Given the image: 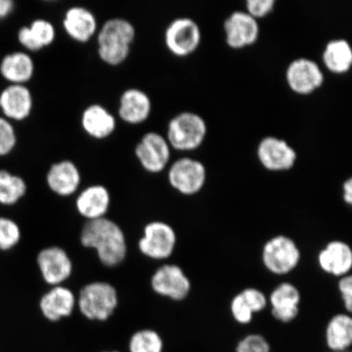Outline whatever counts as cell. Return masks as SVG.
<instances>
[{
	"instance_id": "obj_1",
	"label": "cell",
	"mask_w": 352,
	"mask_h": 352,
	"mask_svg": "<svg viewBox=\"0 0 352 352\" xmlns=\"http://www.w3.org/2000/svg\"><path fill=\"white\" fill-rule=\"evenodd\" d=\"M81 243L94 249L104 266L113 267L124 261L127 252L124 232L113 220L102 218L87 221L83 226Z\"/></svg>"
},
{
	"instance_id": "obj_2",
	"label": "cell",
	"mask_w": 352,
	"mask_h": 352,
	"mask_svg": "<svg viewBox=\"0 0 352 352\" xmlns=\"http://www.w3.org/2000/svg\"><path fill=\"white\" fill-rule=\"evenodd\" d=\"M302 250L296 241L286 234H276L264 242L261 253L262 265L276 276H289L300 265Z\"/></svg>"
},
{
	"instance_id": "obj_3",
	"label": "cell",
	"mask_w": 352,
	"mask_h": 352,
	"mask_svg": "<svg viewBox=\"0 0 352 352\" xmlns=\"http://www.w3.org/2000/svg\"><path fill=\"white\" fill-rule=\"evenodd\" d=\"M208 132V124L204 118L195 112L184 111L171 118L165 138L171 149L192 152L204 144Z\"/></svg>"
},
{
	"instance_id": "obj_4",
	"label": "cell",
	"mask_w": 352,
	"mask_h": 352,
	"mask_svg": "<svg viewBox=\"0 0 352 352\" xmlns=\"http://www.w3.org/2000/svg\"><path fill=\"white\" fill-rule=\"evenodd\" d=\"M77 305L81 314L90 320L105 321L111 318L118 305L116 288L104 281L83 286Z\"/></svg>"
},
{
	"instance_id": "obj_5",
	"label": "cell",
	"mask_w": 352,
	"mask_h": 352,
	"mask_svg": "<svg viewBox=\"0 0 352 352\" xmlns=\"http://www.w3.org/2000/svg\"><path fill=\"white\" fill-rule=\"evenodd\" d=\"M167 179L171 188L183 196L192 197L204 190L208 182V170L204 162L182 157L168 167Z\"/></svg>"
},
{
	"instance_id": "obj_6",
	"label": "cell",
	"mask_w": 352,
	"mask_h": 352,
	"mask_svg": "<svg viewBox=\"0 0 352 352\" xmlns=\"http://www.w3.org/2000/svg\"><path fill=\"white\" fill-rule=\"evenodd\" d=\"M177 241V234L173 226L164 221H153L144 227L138 248L148 258L166 261L173 256Z\"/></svg>"
},
{
	"instance_id": "obj_7",
	"label": "cell",
	"mask_w": 352,
	"mask_h": 352,
	"mask_svg": "<svg viewBox=\"0 0 352 352\" xmlns=\"http://www.w3.org/2000/svg\"><path fill=\"white\" fill-rule=\"evenodd\" d=\"M201 42L200 26L190 17H178L166 26L165 45L175 56L187 57L195 54Z\"/></svg>"
},
{
	"instance_id": "obj_8",
	"label": "cell",
	"mask_w": 352,
	"mask_h": 352,
	"mask_svg": "<svg viewBox=\"0 0 352 352\" xmlns=\"http://www.w3.org/2000/svg\"><path fill=\"white\" fill-rule=\"evenodd\" d=\"M151 287L158 296L175 302H182L190 296L192 281L177 264L166 263L151 277Z\"/></svg>"
},
{
	"instance_id": "obj_9",
	"label": "cell",
	"mask_w": 352,
	"mask_h": 352,
	"mask_svg": "<svg viewBox=\"0 0 352 352\" xmlns=\"http://www.w3.org/2000/svg\"><path fill=\"white\" fill-rule=\"evenodd\" d=\"M171 151L173 149L165 136L149 131L136 144L135 155L147 173L158 174L169 166Z\"/></svg>"
},
{
	"instance_id": "obj_10",
	"label": "cell",
	"mask_w": 352,
	"mask_h": 352,
	"mask_svg": "<svg viewBox=\"0 0 352 352\" xmlns=\"http://www.w3.org/2000/svg\"><path fill=\"white\" fill-rule=\"evenodd\" d=\"M256 155L259 164L271 173H285L296 165L298 153L286 140L265 136L259 142Z\"/></svg>"
},
{
	"instance_id": "obj_11",
	"label": "cell",
	"mask_w": 352,
	"mask_h": 352,
	"mask_svg": "<svg viewBox=\"0 0 352 352\" xmlns=\"http://www.w3.org/2000/svg\"><path fill=\"white\" fill-rule=\"evenodd\" d=\"M286 82L299 96L314 94L324 82V74L315 60L300 57L294 60L285 72Z\"/></svg>"
},
{
	"instance_id": "obj_12",
	"label": "cell",
	"mask_w": 352,
	"mask_h": 352,
	"mask_svg": "<svg viewBox=\"0 0 352 352\" xmlns=\"http://www.w3.org/2000/svg\"><path fill=\"white\" fill-rule=\"evenodd\" d=\"M272 318L281 324L294 322L300 314L302 294L297 285L289 281L276 285L267 296Z\"/></svg>"
},
{
	"instance_id": "obj_13",
	"label": "cell",
	"mask_w": 352,
	"mask_h": 352,
	"mask_svg": "<svg viewBox=\"0 0 352 352\" xmlns=\"http://www.w3.org/2000/svg\"><path fill=\"white\" fill-rule=\"evenodd\" d=\"M227 45L233 50H244L254 45L261 34L258 21L245 11H235L223 21Z\"/></svg>"
},
{
	"instance_id": "obj_14",
	"label": "cell",
	"mask_w": 352,
	"mask_h": 352,
	"mask_svg": "<svg viewBox=\"0 0 352 352\" xmlns=\"http://www.w3.org/2000/svg\"><path fill=\"white\" fill-rule=\"evenodd\" d=\"M318 265L324 274L340 279L351 274L352 249L345 241L334 239L327 242L316 255Z\"/></svg>"
},
{
	"instance_id": "obj_15",
	"label": "cell",
	"mask_w": 352,
	"mask_h": 352,
	"mask_svg": "<svg viewBox=\"0 0 352 352\" xmlns=\"http://www.w3.org/2000/svg\"><path fill=\"white\" fill-rule=\"evenodd\" d=\"M37 264L43 280L52 287L63 285L72 275V258L58 246L43 249L38 254Z\"/></svg>"
},
{
	"instance_id": "obj_16",
	"label": "cell",
	"mask_w": 352,
	"mask_h": 352,
	"mask_svg": "<svg viewBox=\"0 0 352 352\" xmlns=\"http://www.w3.org/2000/svg\"><path fill=\"white\" fill-rule=\"evenodd\" d=\"M151 98L139 88H129L122 92L118 113L120 120L129 125H140L146 122L151 116Z\"/></svg>"
},
{
	"instance_id": "obj_17",
	"label": "cell",
	"mask_w": 352,
	"mask_h": 352,
	"mask_svg": "<svg viewBox=\"0 0 352 352\" xmlns=\"http://www.w3.org/2000/svg\"><path fill=\"white\" fill-rule=\"evenodd\" d=\"M76 303V297L72 290L63 285H57L43 294L39 301V309L44 318L51 322H57L72 316Z\"/></svg>"
},
{
	"instance_id": "obj_18",
	"label": "cell",
	"mask_w": 352,
	"mask_h": 352,
	"mask_svg": "<svg viewBox=\"0 0 352 352\" xmlns=\"http://www.w3.org/2000/svg\"><path fill=\"white\" fill-rule=\"evenodd\" d=\"M63 25L68 36L79 43L89 42L98 32L94 13L82 6L69 8L65 12Z\"/></svg>"
},
{
	"instance_id": "obj_19",
	"label": "cell",
	"mask_w": 352,
	"mask_h": 352,
	"mask_svg": "<svg viewBox=\"0 0 352 352\" xmlns=\"http://www.w3.org/2000/svg\"><path fill=\"white\" fill-rule=\"evenodd\" d=\"M46 182L48 188L56 195L69 197L74 195L80 186V170L72 161L57 162L48 170Z\"/></svg>"
},
{
	"instance_id": "obj_20",
	"label": "cell",
	"mask_w": 352,
	"mask_h": 352,
	"mask_svg": "<svg viewBox=\"0 0 352 352\" xmlns=\"http://www.w3.org/2000/svg\"><path fill=\"white\" fill-rule=\"evenodd\" d=\"M33 107L32 91L25 85H11L0 94V108L7 120L23 121L29 118Z\"/></svg>"
},
{
	"instance_id": "obj_21",
	"label": "cell",
	"mask_w": 352,
	"mask_h": 352,
	"mask_svg": "<svg viewBox=\"0 0 352 352\" xmlns=\"http://www.w3.org/2000/svg\"><path fill=\"white\" fill-rule=\"evenodd\" d=\"M111 197L107 189L101 184L87 187L79 193L76 206L79 214L87 221L105 217L109 209Z\"/></svg>"
},
{
	"instance_id": "obj_22",
	"label": "cell",
	"mask_w": 352,
	"mask_h": 352,
	"mask_svg": "<svg viewBox=\"0 0 352 352\" xmlns=\"http://www.w3.org/2000/svg\"><path fill=\"white\" fill-rule=\"evenodd\" d=\"M81 126L90 138L104 140L116 131L117 120L113 114L100 104H92L83 110Z\"/></svg>"
},
{
	"instance_id": "obj_23",
	"label": "cell",
	"mask_w": 352,
	"mask_h": 352,
	"mask_svg": "<svg viewBox=\"0 0 352 352\" xmlns=\"http://www.w3.org/2000/svg\"><path fill=\"white\" fill-rule=\"evenodd\" d=\"M96 34L98 46L131 47L136 30L129 20L116 17L105 21Z\"/></svg>"
},
{
	"instance_id": "obj_24",
	"label": "cell",
	"mask_w": 352,
	"mask_h": 352,
	"mask_svg": "<svg viewBox=\"0 0 352 352\" xmlns=\"http://www.w3.org/2000/svg\"><path fill=\"white\" fill-rule=\"evenodd\" d=\"M324 342L330 352L350 351L352 344V318L346 312L334 314L327 321Z\"/></svg>"
},
{
	"instance_id": "obj_25",
	"label": "cell",
	"mask_w": 352,
	"mask_h": 352,
	"mask_svg": "<svg viewBox=\"0 0 352 352\" xmlns=\"http://www.w3.org/2000/svg\"><path fill=\"white\" fill-rule=\"evenodd\" d=\"M54 24L46 19H36L29 26H23L17 33L19 43L26 50L36 52L50 47L56 39Z\"/></svg>"
},
{
	"instance_id": "obj_26",
	"label": "cell",
	"mask_w": 352,
	"mask_h": 352,
	"mask_svg": "<svg viewBox=\"0 0 352 352\" xmlns=\"http://www.w3.org/2000/svg\"><path fill=\"white\" fill-rule=\"evenodd\" d=\"M0 73L11 85H25L34 76L32 57L23 52H15L3 57Z\"/></svg>"
},
{
	"instance_id": "obj_27",
	"label": "cell",
	"mask_w": 352,
	"mask_h": 352,
	"mask_svg": "<svg viewBox=\"0 0 352 352\" xmlns=\"http://www.w3.org/2000/svg\"><path fill=\"white\" fill-rule=\"evenodd\" d=\"M322 61L330 73H349L352 67L351 44L345 38L332 39L324 48Z\"/></svg>"
},
{
	"instance_id": "obj_28",
	"label": "cell",
	"mask_w": 352,
	"mask_h": 352,
	"mask_svg": "<svg viewBox=\"0 0 352 352\" xmlns=\"http://www.w3.org/2000/svg\"><path fill=\"white\" fill-rule=\"evenodd\" d=\"M28 191V186L19 175L6 170H0V204L13 206L17 204Z\"/></svg>"
},
{
	"instance_id": "obj_29",
	"label": "cell",
	"mask_w": 352,
	"mask_h": 352,
	"mask_svg": "<svg viewBox=\"0 0 352 352\" xmlns=\"http://www.w3.org/2000/svg\"><path fill=\"white\" fill-rule=\"evenodd\" d=\"M129 352H164V340L155 330L145 329L132 334Z\"/></svg>"
},
{
	"instance_id": "obj_30",
	"label": "cell",
	"mask_w": 352,
	"mask_h": 352,
	"mask_svg": "<svg viewBox=\"0 0 352 352\" xmlns=\"http://www.w3.org/2000/svg\"><path fill=\"white\" fill-rule=\"evenodd\" d=\"M21 228L14 220L0 217V250L8 252L19 243Z\"/></svg>"
},
{
	"instance_id": "obj_31",
	"label": "cell",
	"mask_w": 352,
	"mask_h": 352,
	"mask_svg": "<svg viewBox=\"0 0 352 352\" xmlns=\"http://www.w3.org/2000/svg\"><path fill=\"white\" fill-rule=\"evenodd\" d=\"M230 311L232 320L240 325L252 324L255 316L239 292L232 298L230 302Z\"/></svg>"
},
{
	"instance_id": "obj_32",
	"label": "cell",
	"mask_w": 352,
	"mask_h": 352,
	"mask_svg": "<svg viewBox=\"0 0 352 352\" xmlns=\"http://www.w3.org/2000/svg\"><path fill=\"white\" fill-rule=\"evenodd\" d=\"M248 302L254 315L261 314L268 307L267 296L261 289L256 287H245L239 292Z\"/></svg>"
},
{
	"instance_id": "obj_33",
	"label": "cell",
	"mask_w": 352,
	"mask_h": 352,
	"mask_svg": "<svg viewBox=\"0 0 352 352\" xmlns=\"http://www.w3.org/2000/svg\"><path fill=\"white\" fill-rule=\"evenodd\" d=\"M16 135L14 127L6 118L0 117V156H6L14 149Z\"/></svg>"
},
{
	"instance_id": "obj_34",
	"label": "cell",
	"mask_w": 352,
	"mask_h": 352,
	"mask_svg": "<svg viewBox=\"0 0 352 352\" xmlns=\"http://www.w3.org/2000/svg\"><path fill=\"white\" fill-rule=\"evenodd\" d=\"M276 6V0H246L245 12L258 21L270 15Z\"/></svg>"
},
{
	"instance_id": "obj_35",
	"label": "cell",
	"mask_w": 352,
	"mask_h": 352,
	"mask_svg": "<svg viewBox=\"0 0 352 352\" xmlns=\"http://www.w3.org/2000/svg\"><path fill=\"white\" fill-rule=\"evenodd\" d=\"M338 292L340 294L343 307L346 314L352 312V276L351 274L342 276L338 279Z\"/></svg>"
},
{
	"instance_id": "obj_36",
	"label": "cell",
	"mask_w": 352,
	"mask_h": 352,
	"mask_svg": "<svg viewBox=\"0 0 352 352\" xmlns=\"http://www.w3.org/2000/svg\"><path fill=\"white\" fill-rule=\"evenodd\" d=\"M342 198L346 206L352 205V179L349 177L342 184Z\"/></svg>"
},
{
	"instance_id": "obj_37",
	"label": "cell",
	"mask_w": 352,
	"mask_h": 352,
	"mask_svg": "<svg viewBox=\"0 0 352 352\" xmlns=\"http://www.w3.org/2000/svg\"><path fill=\"white\" fill-rule=\"evenodd\" d=\"M14 8L12 0H0V19H6Z\"/></svg>"
},
{
	"instance_id": "obj_38",
	"label": "cell",
	"mask_w": 352,
	"mask_h": 352,
	"mask_svg": "<svg viewBox=\"0 0 352 352\" xmlns=\"http://www.w3.org/2000/svg\"><path fill=\"white\" fill-rule=\"evenodd\" d=\"M240 352H272V351L259 350V351H240Z\"/></svg>"
},
{
	"instance_id": "obj_39",
	"label": "cell",
	"mask_w": 352,
	"mask_h": 352,
	"mask_svg": "<svg viewBox=\"0 0 352 352\" xmlns=\"http://www.w3.org/2000/svg\"><path fill=\"white\" fill-rule=\"evenodd\" d=\"M102 352H120V351H102Z\"/></svg>"
}]
</instances>
